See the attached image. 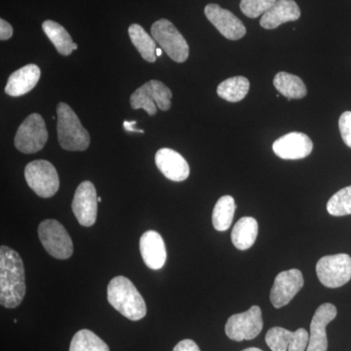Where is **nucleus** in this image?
<instances>
[{"label":"nucleus","instance_id":"nucleus-1","mask_svg":"<svg viewBox=\"0 0 351 351\" xmlns=\"http://www.w3.org/2000/svg\"><path fill=\"white\" fill-rule=\"evenodd\" d=\"M25 295V267L22 258L7 246L0 248V302L6 308L20 306Z\"/></svg>","mask_w":351,"mask_h":351},{"label":"nucleus","instance_id":"nucleus-2","mask_svg":"<svg viewBox=\"0 0 351 351\" xmlns=\"http://www.w3.org/2000/svg\"><path fill=\"white\" fill-rule=\"evenodd\" d=\"M108 301L129 320L138 321L147 315L144 298L126 277L117 276L112 279L108 286Z\"/></svg>","mask_w":351,"mask_h":351},{"label":"nucleus","instance_id":"nucleus-3","mask_svg":"<svg viewBox=\"0 0 351 351\" xmlns=\"http://www.w3.org/2000/svg\"><path fill=\"white\" fill-rule=\"evenodd\" d=\"M57 132L60 145L66 151L84 152L90 145V135L68 104L57 107Z\"/></svg>","mask_w":351,"mask_h":351},{"label":"nucleus","instance_id":"nucleus-4","mask_svg":"<svg viewBox=\"0 0 351 351\" xmlns=\"http://www.w3.org/2000/svg\"><path fill=\"white\" fill-rule=\"evenodd\" d=\"M152 38L177 63H184L189 55V46L186 38L169 20L160 19L152 25Z\"/></svg>","mask_w":351,"mask_h":351},{"label":"nucleus","instance_id":"nucleus-5","mask_svg":"<svg viewBox=\"0 0 351 351\" xmlns=\"http://www.w3.org/2000/svg\"><path fill=\"white\" fill-rule=\"evenodd\" d=\"M38 237L45 250L53 258L68 260L73 254V240L66 228L56 219H45L38 226Z\"/></svg>","mask_w":351,"mask_h":351},{"label":"nucleus","instance_id":"nucleus-6","mask_svg":"<svg viewBox=\"0 0 351 351\" xmlns=\"http://www.w3.org/2000/svg\"><path fill=\"white\" fill-rule=\"evenodd\" d=\"M25 178L29 188L40 197H52L59 191V175L49 161L36 160L27 164Z\"/></svg>","mask_w":351,"mask_h":351},{"label":"nucleus","instance_id":"nucleus-7","mask_svg":"<svg viewBox=\"0 0 351 351\" xmlns=\"http://www.w3.org/2000/svg\"><path fill=\"white\" fill-rule=\"evenodd\" d=\"M48 132L41 115L32 113L21 124L14 140L16 149L23 154H36L43 149Z\"/></svg>","mask_w":351,"mask_h":351},{"label":"nucleus","instance_id":"nucleus-8","mask_svg":"<svg viewBox=\"0 0 351 351\" xmlns=\"http://www.w3.org/2000/svg\"><path fill=\"white\" fill-rule=\"evenodd\" d=\"M316 274L325 287H341L351 279V257L348 254L325 256L316 263Z\"/></svg>","mask_w":351,"mask_h":351},{"label":"nucleus","instance_id":"nucleus-9","mask_svg":"<svg viewBox=\"0 0 351 351\" xmlns=\"http://www.w3.org/2000/svg\"><path fill=\"white\" fill-rule=\"evenodd\" d=\"M263 321L260 306H251L245 313L233 314L226 324V334L234 341H250L262 332Z\"/></svg>","mask_w":351,"mask_h":351},{"label":"nucleus","instance_id":"nucleus-10","mask_svg":"<svg viewBox=\"0 0 351 351\" xmlns=\"http://www.w3.org/2000/svg\"><path fill=\"white\" fill-rule=\"evenodd\" d=\"M301 270L290 269L277 274L270 291V302L276 308L287 306L304 286Z\"/></svg>","mask_w":351,"mask_h":351},{"label":"nucleus","instance_id":"nucleus-11","mask_svg":"<svg viewBox=\"0 0 351 351\" xmlns=\"http://www.w3.org/2000/svg\"><path fill=\"white\" fill-rule=\"evenodd\" d=\"M73 212L82 226H92L96 223L98 213V196L96 189L90 181L78 186L73 201Z\"/></svg>","mask_w":351,"mask_h":351},{"label":"nucleus","instance_id":"nucleus-12","mask_svg":"<svg viewBox=\"0 0 351 351\" xmlns=\"http://www.w3.org/2000/svg\"><path fill=\"white\" fill-rule=\"evenodd\" d=\"M205 16L221 36L230 40H239L246 34V27L230 11L221 8L218 4H208L204 9Z\"/></svg>","mask_w":351,"mask_h":351},{"label":"nucleus","instance_id":"nucleus-13","mask_svg":"<svg viewBox=\"0 0 351 351\" xmlns=\"http://www.w3.org/2000/svg\"><path fill=\"white\" fill-rule=\"evenodd\" d=\"M313 149V141L308 136L300 132H291L277 138L272 145L274 154L285 160H298L306 158Z\"/></svg>","mask_w":351,"mask_h":351},{"label":"nucleus","instance_id":"nucleus-14","mask_svg":"<svg viewBox=\"0 0 351 351\" xmlns=\"http://www.w3.org/2000/svg\"><path fill=\"white\" fill-rule=\"evenodd\" d=\"M308 341V332L304 328L291 332L274 327L265 335V343L272 351H306Z\"/></svg>","mask_w":351,"mask_h":351},{"label":"nucleus","instance_id":"nucleus-15","mask_svg":"<svg viewBox=\"0 0 351 351\" xmlns=\"http://www.w3.org/2000/svg\"><path fill=\"white\" fill-rule=\"evenodd\" d=\"M337 313L336 306L329 302L321 304L316 309L311 323V335L306 351H327V325L336 318Z\"/></svg>","mask_w":351,"mask_h":351},{"label":"nucleus","instance_id":"nucleus-16","mask_svg":"<svg viewBox=\"0 0 351 351\" xmlns=\"http://www.w3.org/2000/svg\"><path fill=\"white\" fill-rule=\"evenodd\" d=\"M156 164L158 170L173 182L186 181L191 172L186 159L174 149H159L156 154Z\"/></svg>","mask_w":351,"mask_h":351},{"label":"nucleus","instance_id":"nucleus-17","mask_svg":"<svg viewBox=\"0 0 351 351\" xmlns=\"http://www.w3.org/2000/svg\"><path fill=\"white\" fill-rule=\"evenodd\" d=\"M140 251L143 260L149 269H162L167 260V251L162 237L154 230H149L140 239Z\"/></svg>","mask_w":351,"mask_h":351},{"label":"nucleus","instance_id":"nucleus-18","mask_svg":"<svg viewBox=\"0 0 351 351\" xmlns=\"http://www.w3.org/2000/svg\"><path fill=\"white\" fill-rule=\"evenodd\" d=\"M301 17V9L295 0H277L276 4L263 14L260 21L261 27L274 29L288 22H294Z\"/></svg>","mask_w":351,"mask_h":351},{"label":"nucleus","instance_id":"nucleus-19","mask_svg":"<svg viewBox=\"0 0 351 351\" xmlns=\"http://www.w3.org/2000/svg\"><path fill=\"white\" fill-rule=\"evenodd\" d=\"M40 75V69L36 64H31L23 66L8 78L5 93L12 97H20L29 93L38 84Z\"/></svg>","mask_w":351,"mask_h":351},{"label":"nucleus","instance_id":"nucleus-20","mask_svg":"<svg viewBox=\"0 0 351 351\" xmlns=\"http://www.w3.org/2000/svg\"><path fill=\"white\" fill-rule=\"evenodd\" d=\"M258 232V221L252 217H243L235 223L232 232V241L235 248L244 251L255 244Z\"/></svg>","mask_w":351,"mask_h":351},{"label":"nucleus","instance_id":"nucleus-21","mask_svg":"<svg viewBox=\"0 0 351 351\" xmlns=\"http://www.w3.org/2000/svg\"><path fill=\"white\" fill-rule=\"evenodd\" d=\"M43 29L51 43L54 44L58 52L63 56H69L73 51L77 49V44L73 43L71 34L59 23L51 20L45 21L43 22Z\"/></svg>","mask_w":351,"mask_h":351},{"label":"nucleus","instance_id":"nucleus-22","mask_svg":"<svg viewBox=\"0 0 351 351\" xmlns=\"http://www.w3.org/2000/svg\"><path fill=\"white\" fill-rule=\"evenodd\" d=\"M274 85L277 91L288 100H300L307 94L306 84L301 78L285 71L277 73L274 80Z\"/></svg>","mask_w":351,"mask_h":351},{"label":"nucleus","instance_id":"nucleus-23","mask_svg":"<svg viewBox=\"0 0 351 351\" xmlns=\"http://www.w3.org/2000/svg\"><path fill=\"white\" fill-rule=\"evenodd\" d=\"M132 43L138 51L141 56L149 63L156 61V41L145 31L142 25L132 24L128 29Z\"/></svg>","mask_w":351,"mask_h":351},{"label":"nucleus","instance_id":"nucleus-24","mask_svg":"<svg viewBox=\"0 0 351 351\" xmlns=\"http://www.w3.org/2000/svg\"><path fill=\"white\" fill-rule=\"evenodd\" d=\"M250 89V82L244 76L228 78L217 88V94L223 100L237 103L243 100Z\"/></svg>","mask_w":351,"mask_h":351},{"label":"nucleus","instance_id":"nucleus-25","mask_svg":"<svg viewBox=\"0 0 351 351\" xmlns=\"http://www.w3.org/2000/svg\"><path fill=\"white\" fill-rule=\"evenodd\" d=\"M235 209H237V205L232 196H221L215 205L213 216H212L215 230L218 232L228 230L232 226Z\"/></svg>","mask_w":351,"mask_h":351},{"label":"nucleus","instance_id":"nucleus-26","mask_svg":"<svg viewBox=\"0 0 351 351\" xmlns=\"http://www.w3.org/2000/svg\"><path fill=\"white\" fill-rule=\"evenodd\" d=\"M69 351H110V348L94 332L82 329L71 339Z\"/></svg>","mask_w":351,"mask_h":351},{"label":"nucleus","instance_id":"nucleus-27","mask_svg":"<svg viewBox=\"0 0 351 351\" xmlns=\"http://www.w3.org/2000/svg\"><path fill=\"white\" fill-rule=\"evenodd\" d=\"M328 213L335 217L351 215V186L335 193L327 203Z\"/></svg>","mask_w":351,"mask_h":351},{"label":"nucleus","instance_id":"nucleus-28","mask_svg":"<svg viewBox=\"0 0 351 351\" xmlns=\"http://www.w3.org/2000/svg\"><path fill=\"white\" fill-rule=\"evenodd\" d=\"M130 104L132 108H134V110L143 108L151 117L156 114L157 110H158L156 103H154L149 82L145 83L144 85H142L131 95Z\"/></svg>","mask_w":351,"mask_h":351},{"label":"nucleus","instance_id":"nucleus-29","mask_svg":"<svg viewBox=\"0 0 351 351\" xmlns=\"http://www.w3.org/2000/svg\"><path fill=\"white\" fill-rule=\"evenodd\" d=\"M276 1L277 0H241L240 9L245 16L255 19L267 13Z\"/></svg>","mask_w":351,"mask_h":351},{"label":"nucleus","instance_id":"nucleus-30","mask_svg":"<svg viewBox=\"0 0 351 351\" xmlns=\"http://www.w3.org/2000/svg\"><path fill=\"white\" fill-rule=\"evenodd\" d=\"M151 86L152 97H154V103L157 108L163 112H167L171 108V99H172V92L169 88L166 86L163 82L159 80H151L149 82Z\"/></svg>","mask_w":351,"mask_h":351},{"label":"nucleus","instance_id":"nucleus-31","mask_svg":"<svg viewBox=\"0 0 351 351\" xmlns=\"http://www.w3.org/2000/svg\"><path fill=\"white\" fill-rule=\"evenodd\" d=\"M339 128L343 142L351 149V112H346L341 115Z\"/></svg>","mask_w":351,"mask_h":351},{"label":"nucleus","instance_id":"nucleus-32","mask_svg":"<svg viewBox=\"0 0 351 351\" xmlns=\"http://www.w3.org/2000/svg\"><path fill=\"white\" fill-rule=\"evenodd\" d=\"M173 351H200V350L193 339H184L175 346Z\"/></svg>","mask_w":351,"mask_h":351},{"label":"nucleus","instance_id":"nucleus-33","mask_svg":"<svg viewBox=\"0 0 351 351\" xmlns=\"http://www.w3.org/2000/svg\"><path fill=\"white\" fill-rule=\"evenodd\" d=\"M13 27L12 25L6 22L5 20H0V39L2 41L8 40L9 38H12Z\"/></svg>","mask_w":351,"mask_h":351},{"label":"nucleus","instance_id":"nucleus-34","mask_svg":"<svg viewBox=\"0 0 351 351\" xmlns=\"http://www.w3.org/2000/svg\"><path fill=\"white\" fill-rule=\"evenodd\" d=\"M137 124V121L136 120H133V121H124L123 127L126 131L128 132H138V133H145L144 130H141V129L135 128V125Z\"/></svg>","mask_w":351,"mask_h":351},{"label":"nucleus","instance_id":"nucleus-35","mask_svg":"<svg viewBox=\"0 0 351 351\" xmlns=\"http://www.w3.org/2000/svg\"><path fill=\"white\" fill-rule=\"evenodd\" d=\"M242 351H263V350H260V348H246V350H244Z\"/></svg>","mask_w":351,"mask_h":351},{"label":"nucleus","instance_id":"nucleus-36","mask_svg":"<svg viewBox=\"0 0 351 351\" xmlns=\"http://www.w3.org/2000/svg\"><path fill=\"white\" fill-rule=\"evenodd\" d=\"M161 55H162V50H161L160 48H157V49H156V56L157 57H161Z\"/></svg>","mask_w":351,"mask_h":351},{"label":"nucleus","instance_id":"nucleus-37","mask_svg":"<svg viewBox=\"0 0 351 351\" xmlns=\"http://www.w3.org/2000/svg\"><path fill=\"white\" fill-rule=\"evenodd\" d=\"M98 201H99V202H101V197H98Z\"/></svg>","mask_w":351,"mask_h":351}]
</instances>
